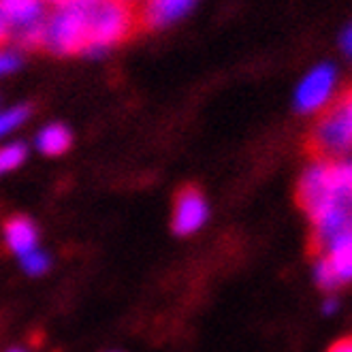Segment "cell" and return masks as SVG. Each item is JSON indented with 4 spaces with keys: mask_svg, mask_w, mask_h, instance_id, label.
Returning <instances> with one entry per match:
<instances>
[{
    "mask_svg": "<svg viewBox=\"0 0 352 352\" xmlns=\"http://www.w3.org/2000/svg\"><path fill=\"white\" fill-rule=\"evenodd\" d=\"M126 3H131V5H133V3H135V0H126Z\"/></svg>",
    "mask_w": 352,
    "mask_h": 352,
    "instance_id": "cell-21",
    "label": "cell"
},
{
    "mask_svg": "<svg viewBox=\"0 0 352 352\" xmlns=\"http://www.w3.org/2000/svg\"><path fill=\"white\" fill-rule=\"evenodd\" d=\"M28 156V150L24 143H11V146L0 148V175L9 173L13 169H17Z\"/></svg>",
    "mask_w": 352,
    "mask_h": 352,
    "instance_id": "cell-10",
    "label": "cell"
},
{
    "mask_svg": "<svg viewBox=\"0 0 352 352\" xmlns=\"http://www.w3.org/2000/svg\"><path fill=\"white\" fill-rule=\"evenodd\" d=\"M45 3H50V5H54L56 9H60V7H69V5L77 3V0H45Z\"/></svg>",
    "mask_w": 352,
    "mask_h": 352,
    "instance_id": "cell-19",
    "label": "cell"
},
{
    "mask_svg": "<svg viewBox=\"0 0 352 352\" xmlns=\"http://www.w3.org/2000/svg\"><path fill=\"white\" fill-rule=\"evenodd\" d=\"M22 267L30 276H41V274H45L50 269V258H47V254H43V252L34 248V250H30L28 254L22 256Z\"/></svg>",
    "mask_w": 352,
    "mask_h": 352,
    "instance_id": "cell-13",
    "label": "cell"
},
{
    "mask_svg": "<svg viewBox=\"0 0 352 352\" xmlns=\"http://www.w3.org/2000/svg\"><path fill=\"white\" fill-rule=\"evenodd\" d=\"M30 116V107L28 105H19V107H13V109H7L0 113V137L7 135L9 131L17 129L19 124H24Z\"/></svg>",
    "mask_w": 352,
    "mask_h": 352,
    "instance_id": "cell-11",
    "label": "cell"
},
{
    "mask_svg": "<svg viewBox=\"0 0 352 352\" xmlns=\"http://www.w3.org/2000/svg\"><path fill=\"white\" fill-rule=\"evenodd\" d=\"M336 69L331 65H320L309 71L297 88L295 105L301 113L318 111L324 102L331 98V92L336 88Z\"/></svg>",
    "mask_w": 352,
    "mask_h": 352,
    "instance_id": "cell-4",
    "label": "cell"
},
{
    "mask_svg": "<svg viewBox=\"0 0 352 352\" xmlns=\"http://www.w3.org/2000/svg\"><path fill=\"white\" fill-rule=\"evenodd\" d=\"M41 45L52 54L71 56L88 50V0H77L69 7L56 9L45 22Z\"/></svg>",
    "mask_w": 352,
    "mask_h": 352,
    "instance_id": "cell-2",
    "label": "cell"
},
{
    "mask_svg": "<svg viewBox=\"0 0 352 352\" xmlns=\"http://www.w3.org/2000/svg\"><path fill=\"white\" fill-rule=\"evenodd\" d=\"M139 13L126 0H88V50L86 54L107 52L135 34Z\"/></svg>",
    "mask_w": 352,
    "mask_h": 352,
    "instance_id": "cell-1",
    "label": "cell"
},
{
    "mask_svg": "<svg viewBox=\"0 0 352 352\" xmlns=\"http://www.w3.org/2000/svg\"><path fill=\"white\" fill-rule=\"evenodd\" d=\"M207 220V201L195 186H184L175 192L171 226L177 235L199 231Z\"/></svg>",
    "mask_w": 352,
    "mask_h": 352,
    "instance_id": "cell-5",
    "label": "cell"
},
{
    "mask_svg": "<svg viewBox=\"0 0 352 352\" xmlns=\"http://www.w3.org/2000/svg\"><path fill=\"white\" fill-rule=\"evenodd\" d=\"M340 45H342L344 54H346L348 58H352V24L342 32V36H340Z\"/></svg>",
    "mask_w": 352,
    "mask_h": 352,
    "instance_id": "cell-16",
    "label": "cell"
},
{
    "mask_svg": "<svg viewBox=\"0 0 352 352\" xmlns=\"http://www.w3.org/2000/svg\"><path fill=\"white\" fill-rule=\"evenodd\" d=\"M71 131L62 124H50L36 135V148L45 156H60L71 148Z\"/></svg>",
    "mask_w": 352,
    "mask_h": 352,
    "instance_id": "cell-9",
    "label": "cell"
},
{
    "mask_svg": "<svg viewBox=\"0 0 352 352\" xmlns=\"http://www.w3.org/2000/svg\"><path fill=\"white\" fill-rule=\"evenodd\" d=\"M22 65V56L17 52H11V50H0V77L3 75H9L13 71L19 69Z\"/></svg>",
    "mask_w": 352,
    "mask_h": 352,
    "instance_id": "cell-14",
    "label": "cell"
},
{
    "mask_svg": "<svg viewBox=\"0 0 352 352\" xmlns=\"http://www.w3.org/2000/svg\"><path fill=\"white\" fill-rule=\"evenodd\" d=\"M314 276H316V282L320 288H324V291H333V288L342 286L340 280L336 278L333 269H331V265L327 263L324 256H318L316 265H314Z\"/></svg>",
    "mask_w": 352,
    "mask_h": 352,
    "instance_id": "cell-12",
    "label": "cell"
},
{
    "mask_svg": "<svg viewBox=\"0 0 352 352\" xmlns=\"http://www.w3.org/2000/svg\"><path fill=\"white\" fill-rule=\"evenodd\" d=\"M329 352H352V338H346V340L338 342Z\"/></svg>",
    "mask_w": 352,
    "mask_h": 352,
    "instance_id": "cell-17",
    "label": "cell"
},
{
    "mask_svg": "<svg viewBox=\"0 0 352 352\" xmlns=\"http://www.w3.org/2000/svg\"><path fill=\"white\" fill-rule=\"evenodd\" d=\"M195 5V0H146L139 13L141 28H164L175 19L186 15Z\"/></svg>",
    "mask_w": 352,
    "mask_h": 352,
    "instance_id": "cell-6",
    "label": "cell"
},
{
    "mask_svg": "<svg viewBox=\"0 0 352 352\" xmlns=\"http://www.w3.org/2000/svg\"><path fill=\"white\" fill-rule=\"evenodd\" d=\"M11 352H22V350H11Z\"/></svg>",
    "mask_w": 352,
    "mask_h": 352,
    "instance_id": "cell-22",
    "label": "cell"
},
{
    "mask_svg": "<svg viewBox=\"0 0 352 352\" xmlns=\"http://www.w3.org/2000/svg\"><path fill=\"white\" fill-rule=\"evenodd\" d=\"M324 252L327 254L322 256L327 258L331 269H333L340 284L350 282L352 280V231H346L336 239H331L329 245L324 248Z\"/></svg>",
    "mask_w": 352,
    "mask_h": 352,
    "instance_id": "cell-8",
    "label": "cell"
},
{
    "mask_svg": "<svg viewBox=\"0 0 352 352\" xmlns=\"http://www.w3.org/2000/svg\"><path fill=\"white\" fill-rule=\"evenodd\" d=\"M350 231H352V226H350Z\"/></svg>",
    "mask_w": 352,
    "mask_h": 352,
    "instance_id": "cell-23",
    "label": "cell"
},
{
    "mask_svg": "<svg viewBox=\"0 0 352 352\" xmlns=\"http://www.w3.org/2000/svg\"><path fill=\"white\" fill-rule=\"evenodd\" d=\"M336 309H338V303H336L333 299H329V301L324 303V307H322V312H324V314H333Z\"/></svg>",
    "mask_w": 352,
    "mask_h": 352,
    "instance_id": "cell-20",
    "label": "cell"
},
{
    "mask_svg": "<svg viewBox=\"0 0 352 352\" xmlns=\"http://www.w3.org/2000/svg\"><path fill=\"white\" fill-rule=\"evenodd\" d=\"M336 107H338V109H340V113L344 116L346 126H348V131H350V135H352V90H350V92H346V94L336 102Z\"/></svg>",
    "mask_w": 352,
    "mask_h": 352,
    "instance_id": "cell-15",
    "label": "cell"
},
{
    "mask_svg": "<svg viewBox=\"0 0 352 352\" xmlns=\"http://www.w3.org/2000/svg\"><path fill=\"white\" fill-rule=\"evenodd\" d=\"M3 233H5V241L9 245V250L15 254H22V256L28 254L30 250H34L36 241H38L36 226L26 216L9 218L3 226Z\"/></svg>",
    "mask_w": 352,
    "mask_h": 352,
    "instance_id": "cell-7",
    "label": "cell"
},
{
    "mask_svg": "<svg viewBox=\"0 0 352 352\" xmlns=\"http://www.w3.org/2000/svg\"><path fill=\"white\" fill-rule=\"evenodd\" d=\"M45 0H0V13L11 28L19 30V38L28 45H38L43 34Z\"/></svg>",
    "mask_w": 352,
    "mask_h": 352,
    "instance_id": "cell-3",
    "label": "cell"
},
{
    "mask_svg": "<svg viewBox=\"0 0 352 352\" xmlns=\"http://www.w3.org/2000/svg\"><path fill=\"white\" fill-rule=\"evenodd\" d=\"M9 30H11L9 22L5 19V15L0 13V43H3V41H7V36H9Z\"/></svg>",
    "mask_w": 352,
    "mask_h": 352,
    "instance_id": "cell-18",
    "label": "cell"
}]
</instances>
